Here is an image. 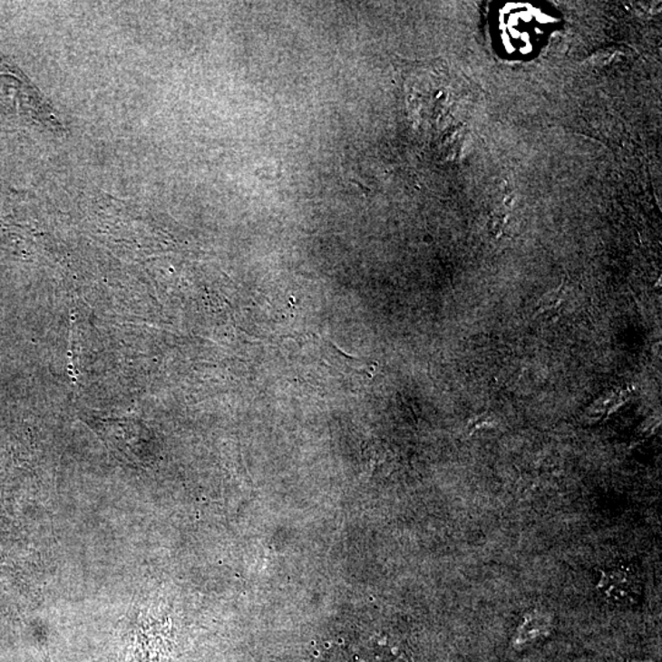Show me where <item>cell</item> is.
I'll use <instances>...</instances> for the list:
<instances>
[{
    "label": "cell",
    "mask_w": 662,
    "mask_h": 662,
    "mask_svg": "<svg viewBox=\"0 0 662 662\" xmlns=\"http://www.w3.org/2000/svg\"><path fill=\"white\" fill-rule=\"evenodd\" d=\"M552 627L553 621L550 613L540 611V609L526 612L522 616L521 625L515 630L511 647L518 651L524 650L525 647L549 637Z\"/></svg>",
    "instance_id": "1"
},
{
    "label": "cell",
    "mask_w": 662,
    "mask_h": 662,
    "mask_svg": "<svg viewBox=\"0 0 662 662\" xmlns=\"http://www.w3.org/2000/svg\"><path fill=\"white\" fill-rule=\"evenodd\" d=\"M598 589L613 604H630L637 598L636 581L628 571L621 568L602 570Z\"/></svg>",
    "instance_id": "2"
},
{
    "label": "cell",
    "mask_w": 662,
    "mask_h": 662,
    "mask_svg": "<svg viewBox=\"0 0 662 662\" xmlns=\"http://www.w3.org/2000/svg\"><path fill=\"white\" fill-rule=\"evenodd\" d=\"M629 662H651V661L632 660V661H629Z\"/></svg>",
    "instance_id": "3"
}]
</instances>
